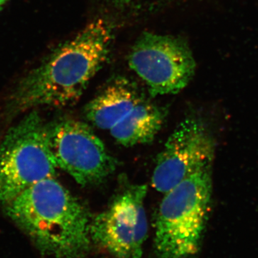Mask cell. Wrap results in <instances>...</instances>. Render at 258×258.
Masks as SVG:
<instances>
[{"label":"cell","mask_w":258,"mask_h":258,"mask_svg":"<svg viewBox=\"0 0 258 258\" xmlns=\"http://www.w3.org/2000/svg\"><path fill=\"white\" fill-rule=\"evenodd\" d=\"M213 141L200 119L186 118L174 129L158 156L152 185L165 194L190 176L210 169Z\"/></svg>","instance_id":"obj_8"},{"label":"cell","mask_w":258,"mask_h":258,"mask_svg":"<svg viewBox=\"0 0 258 258\" xmlns=\"http://www.w3.org/2000/svg\"><path fill=\"white\" fill-rule=\"evenodd\" d=\"M109 22L97 19L51 52L12 88L3 114L13 118L40 107H64L79 99L103 67L113 40Z\"/></svg>","instance_id":"obj_1"},{"label":"cell","mask_w":258,"mask_h":258,"mask_svg":"<svg viewBox=\"0 0 258 258\" xmlns=\"http://www.w3.org/2000/svg\"><path fill=\"white\" fill-rule=\"evenodd\" d=\"M7 0H0V6H3V5L5 4V2Z\"/></svg>","instance_id":"obj_11"},{"label":"cell","mask_w":258,"mask_h":258,"mask_svg":"<svg viewBox=\"0 0 258 258\" xmlns=\"http://www.w3.org/2000/svg\"><path fill=\"white\" fill-rule=\"evenodd\" d=\"M147 186H127L91 222V240L115 258H141L147 237Z\"/></svg>","instance_id":"obj_7"},{"label":"cell","mask_w":258,"mask_h":258,"mask_svg":"<svg viewBox=\"0 0 258 258\" xmlns=\"http://www.w3.org/2000/svg\"><path fill=\"white\" fill-rule=\"evenodd\" d=\"M128 64L153 96L182 91L196 69L192 52L184 40L151 32L144 33L134 44Z\"/></svg>","instance_id":"obj_5"},{"label":"cell","mask_w":258,"mask_h":258,"mask_svg":"<svg viewBox=\"0 0 258 258\" xmlns=\"http://www.w3.org/2000/svg\"><path fill=\"white\" fill-rule=\"evenodd\" d=\"M1 7H2V6H0V9H1Z\"/></svg>","instance_id":"obj_12"},{"label":"cell","mask_w":258,"mask_h":258,"mask_svg":"<svg viewBox=\"0 0 258 258\" xmlns=\"http://www.w3.org/2000/svg\"><path fill=\"white\" fill-rule=\"evenodd\" d=\"M147 102L133 82L117 77L88 103L85 114L97 128L109 131L115 139L139 119Z\"/></svg>","instance_id":"obj_9"},{"label":"cell","mask_w":258,"mask_h":258,"mask_svg":"<svg viewBox=\"0 0 258 258\" xmlns=\"http://www.w3.org/2000/svg\"><path fill=\"white\" fill-rule=\"evenodd\" d=\"M110 3L119 9L134 10H150L171 0H108Z\"/></svg>","instance_id":"obj_10"},{"label":"cell","mask_w":258,"mask_h":258,"mask_svg":"<svg viewBox=\"0 0 258 258\" xmlns=\"http://www.w3.org/2000/svg\"><path fill=\"white\" fill-rule=\"evenodd\" d=\"M46 126L49 146L57 166L78 184H99L115 171L114 158L86 123L68 118Z\"/></svg>","instance_id":"obj_6"},{"label":"cell","mask_w":258,"mask_h":258,"mask_svg":"<svg viewBox=\"0 0 258 258\" xmlns=\"http://www.w3.org/2000/svg\"><path fill=\"white\" fill-rule=\"evenodd\" d=\"M47 124L32 110L12 126L0 143V204L4 205L58 167L47 136Z\"/></svg>","instance_id":"obj_4"},{"label":"cell","mask_w":258,"mask_h":258,"mask_svg":"<svg viewBox=\"0 0 258 258\" xmlns=\"http://www.w3.org/2000/svg\"><path fill=\"white\" fill-rule=\"evenodd\" d=\"M5 212L42 252L53 258H85L91 246L87 208L48 178L5 204Z\"/></svg>","instance_id":"obj_2"},{"label":"cell","mask_w":258,"mask_h":258,"mask_svg":"<svg viewBox=\"0 0 258 258\" xmlns=\"http://www.w3.org/2000/svg\"><path fill=\"white\" fill-rule=\"evenodd\" d=\"M156 220L159 258H188L198 252L212 195L210 169L181 181L164 194Z\"/></svg>","instance_id":"obj_3"}]
</instances>
